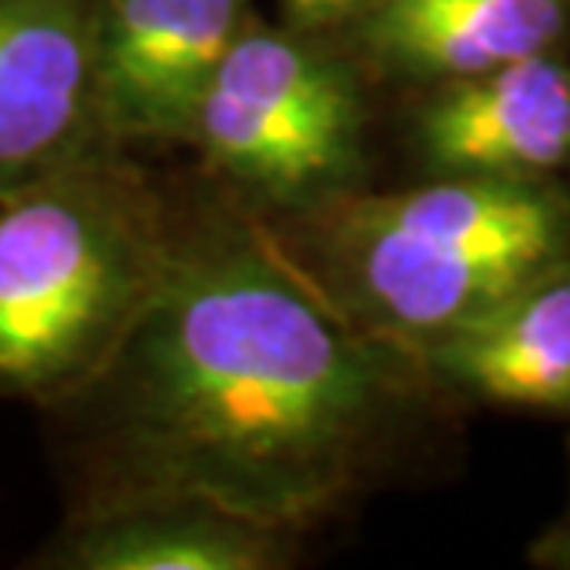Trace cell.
<instances>
[{"label":"cell","mask_w":570,"mask_h":570,"mask_svg":"<svg viewBox=\"0 0 570 570\" xmlns=\"http://www.w3.org/2000/svg\"><path fill=\"white\" fill-rule=\"evenodd\" d=\"M415 145L433 175L556 178L570 170V63L541 52L438 86Z\"/></svg>","instance_id":"obj_7"},{"label":"cell","mask_w":570,"mask_h":570,"mask_svg":"<svg viewBox=\"0 0 570 570\" xmlns=\"http://www.w3.org/2000/svg\"><path fill=\"white\" fill-rule=\"evenodd\" d=\"M248 27V0H89L97 141L186 145L204 89Z\"/></svg>","instance_id":"obj_5"},{"label":"cell","mask_w":570,"mask_h":570,"mask_svg":"<svg viewBox=\"0 0 570 570\" xmlns=\"http://www.w3.org/2000/svg\"><path fill=\"white\" fill-rule=\"evenodd\" d=\"M307 264L374 334L419 352L544 271L570 264V189L556 178L438 175L312 208Z\"/></svg>","instance_id":"obj_3"},{"label":"cell","mask_w":570,"mask_h":570,"mask_svg":"<svg viewBox=\"0 0 570 570\" xmlns=\"http://www.w3.org/2000/svg\"><path fill=\"white\" fill-rule=\"evenodd\" d=\"M94 148L89 0H0V189Z\"/></svg>","instance_id":"obj_6"},{"label":"cell","mask_w":570,"mask_h":570,"mask_svg":"<svg viewBox=\"0 0 570 570\" xmlns=\"http://www.w3.org/2000/svg\"><path fill=\"white\" fill-rule=\"evenodd\" d=\"M170 248L153 189L100 148L0 189V396L82 401L127 345Z\"/></svg>","instance_id":"obj_2"},{"label":"cell","mask_w":570,"mask_h":570,"mask_svg":"<svg viewBox=\"0 0 570 570\" xmlns=\"http://www.w3.org/2000/svg\"><path fill=\"white\" fill-rule=\"evenodd\" d=\"M356 71L307 30L248 27L204 89L189 141L237 189L318 208L352 189L363 167Z\"/></svg>","instance_id":"obj_4"},{"label":"cell","mask_w":570,"mask_h":570,"mask_svg":"<svg viewBox=\"0 0 570 570\" xmlns=\"http://www.w3.org/2000/svg\"><path fill=\"white\" fill-rule=\"evenodd\" d=\"M367 4L374 0H282V11L293 30L323 33L330 27H348Z\"/></svg>","instance_id":"obj_11"},{"label":"cell","mask_w":570,"mask_h":570,"mask_svg":"<svg viewBox=\"0 0 570 570\" xmlns=\"http://www.w3.org/2000/svg\"><path fill=\"white\" fill-rule=\"evenodd\" d=\"M433 385L519 412H570V264L544 271L415 352Z\"/></svg>","instance_id":"obj_8"},{"label":"cell","mask_w":570,"mask_h":570,"mask_svg":"<svg viewBox=\"0 0 570 570\" xmlns=\"http://www.w3.org/2000/svg\"><path fill=\"white\" fill-rule=\"evenodd\" d=\"M433 390L293 248L215 226L170 248L153 301L86 396L105 407L100 504L189 500L275 533L367 482Z\"/></svg>","instance_id":"obj_1"},{"label":"cell","mask_w":570,"mask_h":570,"mask_svg":"<svg viewBox=\"0 0 570 570\" xmlns=\"http://www.w3.org/2000/svg\"><path fill=\"white\" fill-rule=\"evenodd\" d=\"M348 27L385 75L444 86L552 52L570 0H374Z\"/></svg>","instance_id":"obj_9"},{"label":"cell","mask_w":570,"mask_h":570,"mask_svg":"<svg viewBox=\"0 0 570 570\" xmlns=\"http://www.w3.org/2000/svg\"><path fill=\"white\" fill-rule=\"evenodd\" d=\"M533 563L570 570V511L544 533L538 544H533Z\"/></svg>","instance_id":"obj_12"},{"label":"cell","mask_w":570,"mask_h":570,"mask_svg":"<svg viewBox=\"0 0 570 570\" xmlns=\"http://www.w3.org/2000/svg\"><path fill=\"white\" fill-rule=\"evenodd\" d=\"M282 533L189 500L97 504L67 533L56 563L75 570H267Z\"/></svg>","instance_id":"obj_10"}]
</instances>
